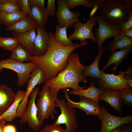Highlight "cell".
Instances as JSON below:
<instances>
[{
	"mask_svg": "<svg viewBox=\"0 0 132 132\" xmlns=\"http://www.w3.org/2000/svg\"><path fill=\"white\" fill-rule=\"evenodd\" d=\"M120 96L123 105H132V89L130 88L120 89Z\"/></svg>",
	"mask_w": 132,
	"mask_h": 132,
	"instance_id": "1f68e13d",
	"label": "cell"
},
{
	"mask_svg": "<svg viewBox=\"0 0 132 132\" xmlns=\"http://www.w3.org/2000/svg\"><path fill=\"white\" fill-rule=\"evenodd\" d=\"M104 1V0H66V2L69 9L79 5L91 8L95 5L100 3Z\"/></svg>",
	"mask_w": 132,
	"mask_h": 132,
	"instance_id": "f1b7e54d",
	"label": "cell"
},
{
	"mask_svg": "<svg viewBox=\"0 0 132 132\" xmlns=\"http://www.w3.org/2000/svg\"><path fill=\"white\" fill-rule=\"evenodd\" d=\"M16 127L13 125L8 124L5 125L4 127L3 132H17Z\"/></svg>",
	"mask_w": 132,
	"mask_h": 132,
	"instance_id": "ab89813d",
	"label": "cell"
},
{
	"mask_svg": "<svg viewBox=\"0 0 132 132\" xmlns=\"http://www.w3.org/2000/svg\"><path fill=\"white\" fill-rule=\"evenodd\" d=\"M26 16L21 10L10 13L0 11V22L8 26L17 22Z\"/></svg>",
	"mask_w": 132,
	"mask_h": 132,
	"instance_id": "484cf974",
	"label": "cell"
},
{
	"mask_svg": "<svg viewBox=\"0 0 132 132\" xmlns=\"http://www.w3.org/2000/svg\"><path fill=\"white\" fill-rule=\"evenodd\" d=\"M26 91L20 90L16 93V96L12 103L8 109L0 115V120L3 119L5 121H11L16 117V113L18 107L23 100Z\"/></svg>",
	"mask_w": 132,
	"mask_h": 132,
	"instance_id": "d6986e66",
	"label": "cell"
},
{
	"mask_svg": "<svg viewBox=\"0 0 132 132\" xmlns=\"http://www.w3.org/2000/svg\"><path fill=\"white\" fill-rule=\"evenodd\" d=\"M131 46H132V37L119 34L114 37L107 48L109 51L112 52L117 49L121 50Z\"/></svg>",
	"mask_w": 132,
	"mask_h": 132,
	"instance_id": "d4e9b609",
	"label": "cell"
},
{
	"mask_svg": "<svg viewBox=\"0 0 132 132\" xmlns=\"http://www.w3.org/2000/svg\"><path fill=\"white\" fill-rule=\"evenodd\" d=\"M85 66L80 62L78 54L72 52L68 58L65 68L54 78L46 82L45 84L58 92L60 89L68 88L73 90L85 89L86 87L78 85L80 82L86 83L88 81L82 75Z\"/></svg>",
	"mask_w": 132,
	"mask_h": 132,
	"instance_id": "7a4b0ae2",
	"label": "cell"
},
{
	"mask_svg": "<svg viewBox=\"0 0 132 132\" xmlns=\"http://www.w3.org/2000/svg\"><path fill=\"white\" fill-rule=\"evenodd\" d=\"M45 82L46 80L44 73L42 69L37 66L32 72L28 80L25 97L17 111V117L21 118L25 111L28 106V99L32 91L36 86Z\"/></svg>",
	"mask_w": 132,
	"mask_h": 132,
	"instance_id": "9c48e42d",
	"label": "cell"
},
{
	"mask_svg": "<svg viewBox=\"0 0 132 132\" xmlns=\"http://www.w3.org/2000/svg\"><path fill=\"white\" fill-rule=\"evenodd\" d=\"M20 10L17 0H0V11L10 13Z\"/></svg>",
	"mask_w": 132,
	"mask_h": 132,
	"instance_id": "f546056e",
	"label": "cell"
},
{
	"mask_svg": "<svg viewBox=\"0 0 132 132\" xmlns=\"http://www.w3.org/2000/svg\"><path fill=\"white\" fill-rule=\"evenodd\" d=\"M5 121L3 119L0 120V132H3V129L5 125Z\"/></svg>",
	"mask_w": 132,
	"mask_h": 132,
	"instance_id": "7bdbcfd3",
	"label": "cell"
},
{
	"mask_svg": "<svg viewBox=\"0 0 132 132\" xmlns=\"http://www.w3.org/2000/svg\"><path fill=\"white\" fill-rule=\"evenodd\" d=\"M31 55L22 46L18 44L11 52L10 58L19 62L23 63L29 61Z\"/></svg>",
	"mask_w": 132,
	"mask_h": 132,
	"instance_id": "83f0119b",
	"label": "cell"
},
{
	"mask_svg": "<svg viewBox=\"0 0 132 132\" xmlns=\"http://www.w3.org/2000/svg\"><path fill=\"white\" fill-rule=\"evenodd\" d=\"M31 6L35 5L41 7H44V0H29Z\"/></svg>",
	"mask_w": 132,
	"mask_h": 132,
	"instance_id": "74e56055",
	"label": "cell"
},
{
	"mask_svg": "<svg viewBox=\"0 0 132 132\" xmlns=\"http://www.w3.org/2000/svg\"><path fill=\"white\" fill-rule=\"evenodd\" d=\"M27 15L40 25L44 26L48 22V16L45 8L32 6L29 12Z\"/></svg>",
	"mask_w": 132,
	"mask_h": 132,
	"instance_id": "cb8c5ba5",
	"label": "cell"
},
{
	"mask_svg": "<svg viewBox=\"0 0 132 132\" xmlns=\"http://www.w3.org/2000/svg\"><path fill=\"white\" fill-rule=\"evenodd\" d=\"M67 27V25L61 27L58 24H56L55 33L54 34V38L57 43L62 45L72 46L77 43H73L67 37L66 31Z\"/></svg>",
	"mask_w": 132,
	"mask_h": 132,
	"instance_id": "4316f807",
	"label": "cell"
},
{
	"mask_svg": "<svg viewBox=\"0 0 132 132\" xmlns=\"http://www.w3.org/2000/svg\"></svg>",
	"mask_w": 132,
	"mask_h": 132,
	"instance_id": "7dc6e473",
	"label": "cell"
},
{
	"mask_svg": "<svg viewBox=\"0 0 132 132\" xmlns=\"http://www.w3.org/2000/svg\"><path fill=\"white\" fill-rule=\"evenodd\" d=\"M58 93L45 84L42 90L39 91V97L36 104L37 117L42 124L45 119L50 116L54 119L55 118L54 113H57L55 108L58 107V106L56 103L55 100L57 98Z\"/></svg>",
	"mask_w": 132,
	"mask_h": 132,
	"instance_id": "277c9868",
	"label": "cell"
},
{
	"mask_svg": "<svg viewBox=\"0 0 132 132\" xmlns=\"http://www.w3.org/2000/svg\"><path fill=\"white\" fill-rule=\"evenodd\" d=\"M56 1L58 6L55 14L59 25L61 27L67 25L68 27H74V23L81 16L80 13L70 10L67 6L66 0H57Z\"/></svg>",
	"mask_w": 132,
	"mask_h": 132,
	"instance_id": "5bb4252c",
	"label": "cell"
},
{
	"mask_svg": "<svg viewBox=\"0 0 132 132\" xmlns=\"http://www.w3.org/2000/svg\"></svg>",
	"mask_w": 132,
	"mask_h": 132,
	"instance_id": "bcb514c9",
	"label": "cell"
},
{
	"mask_svg": "<svg viewBox=\"0 0 132 132\" xmlns=\"http://www.w3.org/2000/svg\"><path fill=\"white\" fill-rule=\"evenodd\" d=\"M101 114L98 116L101 120V126L99 132H111L123 125L129 124L132 122V116L120 117L109 113L102 105Z\"/></svg>",
	"mask_w": 132,
	"mask_h": 132,
	"instance_id": "8fae6325",
	"label": "cell"
},
{
	"mask_svg": "<svg viewBox=\"0 0 132 132\" xmlns=\"http://www.w3.org/2000/svg\"><path fill=\"white\" fill-rule=\"evenodd\" d=\"M64 97L68 105L72 108H76L81 110L87 115L99 116L101 113L102 107L99 106V103L90 99L80 96V100L78 102L73 101L69 98L68 91L66 89H63Z\"/></svg>",
	"mask_w": 132,
	"mask_h": 132,
	"instance_id": "4fadbf2b",
	"label": "cell"
},
{
	"mask_svg": "<svg viewBox=\"0 0 132 132\" xmlns=\"http://www.w3.org/2000/svg\"><path fill=\"white\" fill-rule=\"evenodd\" d=\"M104 89L98 88L95 86V83L91 82L89 87L86 89L73 90L69 92L70 94L76 95L85 97L99 103V98L102 93Z\"/></svg>",
	"mask_w": 132,
	"mask_h": 132,
	"instance_id": "ffe728a7",
	"label": "cell"
},
{
	"mask_svg": "<svg viewBox=\"0 0 132 132\" xmlns=\"http://www.w3.org/2000/svg\"><path fill=\"white\" fill-rule=\"evenodd\" d=\"M36 28L25 32L12 33L13 37L17 40L19 44L22 46L31 55H33L34 45L36 37Z\"/></svg>",
	"mask_w": 132,
	"mask_h": 132,
	"instance_id": "e0dca14e",
	"label": "cell"
},
{
	"mask_svg": "<svg viewBox=\"0 0 132 132\" xmlns=\"http://www.w3.org/2000/svg\"><path fill=\"white\" fill-rule=\"evenodd\" d=\"M97 15L88 19L86 22L82 23L78 19L74 24V32L68 37L71 41L79 40L80 43L87 39L97 42V40L92 32V29L97 24Z\"/></svg>",
	"mask_w": 132,
	"mask_h": 132,
	"instance_id": "52a82bcc",
	"label": "cell"
},
{
	"mask_svg": "<svg viewBox=\"0 0 132 132\" xmlns=\"http://www.w3.org/2000/svg\"><path fill=\"white\" fill-rule=\"evenodd\" d=\"M120 89L111 90L104 89L99 100H103L109 104L119 114L121 115V109L123 105L121 99Z\"/></svg>",
	"mask_w": 132,
	"mask_h": 132,
	"instance_id": "2e32d148",
	"label": "cell"
},
{
	"mask_svg": "<svg viewBox=\"0 0 132 132\" xmlns=\"http://www.w3.org/2000/svg\"><path fill=\"white\" fill-rule=\"evenodd\" d=\"M123 34L126 36L132 37V28L129 29L125 31Z\"/></svg>",
	"mask_w": 132,
	"mask_h": 132,
	"instance_id": "b9f144b4",
	"label": "cell"
},
{
	"mask_svg": "<svg viewBox=\"0 0 132 132\" xmlns=\"http://www.w3.org/2000/svg\"><path fill=\"white\" fill-rule=\"evenodd\" d=\"M39 87L36 86L31 93L30 99L27 109L21 117L20 123L27 122L29 128L34 132L38 131L43 125L37 117V108L35 102L36 97L38 93Z\"/></svg>",
	"mask_w": 132,
	"mask_h": 132,
	"instance_id": "ba28073f",
	"label": "cell"
},
{
	"mask_svg": "<svg viewBox=\"0 0 132 132\" xmlns=\"http://www.w3.org/2000/svg\"><path fill=\"white\" fill-rule=\"evenodd\" d=\"M16 93L10 87L0 84V115L5 112L13 102Z\"/></svg>",
	"mask_w": 132,
	"mask_h": 132,
	"instance_id": "ac0fdd59",
	"label": "cell"
},
{
	"mask_svg": "<svg viewBox=\"0 0 132 132\" xmlns=\"http://www.w3.org/2000/svg\"><path fill=\"white\" fill-rule=\"evenodd\" d=\"M36 22L28 15L17 22L6 26V30L8 31H12L18 33H22L29 31L36 28Z\"/></svg>",
	"mask_w": 132,
	"mask_h": 132,
	"instance_id": "7402d4cb",
	"label": "cell"
},
{
	"mask_svg": "<svg viewBox=\"0 0 132 132\" xmlns=\"http://www.w3.org/2000/svg\"><path fill=\"white\" fill-rule=\"evenodd\" d=\"M122 130V128L121 127L118 128L111 132H121Z\"/></svg>",
	"mask_w": 132,
	"mask_h": 132,
	"instance_id": "ee69618b",
	"label": "cell"
},
{
	"mask_svg": "<svg viewBox=\"0 0 132 132\" xmlns=\"http://www.w3.org/2000/svg\"><path fill=\"white\" fill-rule=\"evenodd\" d=\"M17 3L20 10L27 15L31 9L29 0H17Z\"/></svg>",
	"mask_w": 132,
	"mask_h": 132,
	"instance_id": "836d02e7",
	"label": "cell"
},
{
	"mask_svg": "<svg viewBox=\"0 0 132 132\" xmlns=\"http://www.w3.org/2000/svg\"><path fill=\"white\" fill-rule=\"evenodd\" d=\"M105 0L102 2L98 4L95 5L92 8V9L89 13V17L90 18L93 17L95 13L98 9H100Z\"/></svg>",
	"mask_w": 132,
	"mask_h": 132,
	"instance_id": "f35d334b",
	"label": "cell"
},
{
	"mask_svg": "<svg viewBox=\"0 0 132 132\" xmlns=\"http://www.w3.org/2000/svg\"><path fill=\"white\" fill-rule=\"evenodd\" d=\"M48 33L49 42L46 52L40 56L32 55L30 59L42 69L45 75V82L54 78L65 68L68 58L74 50L88 44L85 41L72 46H63L55 41L53 32Z\"/></svg>",
	"mask_w": 132,
	"mask_h": 132,
	"instance_id": "6da1fadb",
	"label": "cell"
},
{
	"mask_svg": "<svg viewBox=\"0 0 132 132\" xmlns=\"http://www.w3.org/2000/svg\"><path fill=\"white\" fill-rule=\"evenodd\" d=\"M132 49V46L114 51L112 52L106 64L101 70L104 71L110 65L114 64L113 70H116L118 65L127 57Z\"/></svg>",
	"mask_w": 132,
	"mask_h": 132,
	"instance_id": "603a6c76",
	"label": "cell"
},
{
	"mask_svg": "<svg viewBox=\"0 0 132 132\" xmlns=\"http://www.w3.org/2000/svg\"><path fill=\"white\" fill-rule=\"evenodd\" d=\"M121 132H132V125H127L124 126L122 128Z\"/></svg>",
	"mask_w": 132,
	"mask_h": 132,
	"instance_id": "60d3db41",
	"label": "cell"
},
{
	"mask_svg": "<svg viewBox=\"0 0 132 132\" xmlns=\"http://www.w3.org/2000/svg\"><path fill=\"white\" fill-rule=\"evenodd\" d=\"M97 21L98 27L95 30V33L99 51L102 48V45L106 40L114 37L120 33L121 28L120 25L106 21L99 15H97Z\"/></svg>",
	"mask_w": 132,
	"mask_h": 132,
	"instance_id": "30bf717a",
	"label": "cell"
},
{
	"mask_svg": "<svg viewBox=\"0 0 132 132\" xmlns=\"http://www.w3.org/2000/svg\"><path fill=\"white\" fill-rule=\"evenodd\" d=\"M37 66L30 61L27 63H22L10 58L0 60V73L4 69L14 71L17 74V85L23 86L29 78L32 71Z\"/></svg>",
	"mask_w": 132,
	"mask_h": 132,
	"instance_id": "5b68a950",
	"label": "cell"
},
{
	"mask_svg": "<svg viewBox=\"0 0 132 132\" xmlns=\"http://www.w3.org/2000/svg\"><path fill=\"white\" fill-rule=\"evenodd\" d=\"M18 44L16 39L14 37H0V47L12 52Z\"/></svg>",
	"mask_w": 132,
	"mask_h": 132,
	"instance_id": "4dcf8cb0",
	"label": "cell"
},
{
	"mask_svg": "<svg viewBox=\"0 0 132 132\" xmlns=\"http://www.w3.org/2000/svg\"><path fill=\"white\" fill-rule=\"evenodd\" d=\"M55 0H47V6L46 9L48 16L53 17L55 15Z\"/></svg>",
	"mask_w": 132,
	"mask_h": 132,
	"instance_id": "d590c367",
	"label": "cell"
},
{
	"mask_svg": "<svg viewBox=\"0 0 132 132\" xmlns=\"http://www.w3.org/2000/svg\"><path fill=\"white\" fill-rule=\"evenodd\" d=\"M118 75L108 74L100 70L101 77L97 80L99 88L111 90L121 89L130 88L124 77L126 72L120 71Z\"/></svg>",
	"mask_w": 132,
	"mask_h": 132,
	"instance_id": "7c38bea8",
	"label": "cell"
},
{
	"mask_svg": "<svg viewBox=\"0 0 132 132\" xmlns=\"http://www.w3.org/2000/svg\"><path fill=\"white\" fill-rule=\"evenodd\" d=\"M121 32L120 34H123L124 32L127 30L132 27V10H129V16L127 20L120 25Z\"/></svg>",
	"mask_w": 132,
	"mask_h": 132,
	"instance_id": "e575fe53",
	"label": "cell"
},
{
	"mask_svg": "<svg viewBox=\"0 0 132 132\" xmlns=\"http://www.w3.org/2000/svg\"><path fill=\"white\" fill-rule=\"evenodd\" d=\"M126 73L124 75V77L126 80L127 85L130 88L132 87V69L131 66L128 68L125 71Z\"/></svg>",
	"mask_w": 132,
	"mask_h": 132,
	"instance_id": "8d00e7d4",
	"label": "cell"
},
{
	"mask_svg": "<svg viewBox=\"0 0 132 132\" xmlns=\"http://www.w3.org/2000/svg\"><path fill=\"white\" fill-rule=\"evenodd\" d=\"M128 7L129 8L131 9L132 8V0L129 3H128Z\"/></svg>",
	"mask_w": 132,
	"mask_h": 132,
	"instance_id": "f6af8a7d",
	"label": "cell"
},
{
	"mask_svg": "<svg viewBox=\"0 0 132 132\" xmlns=\"http://www.w3.org/2000/svg\"><path fill=\"white\" fill-rule=\"evenodd\" d=\"M55 102L61 110V113L54 123L60 125L64 124L67 132H75L78 127L75 110L69 106L64 99L57 98Z\"/></svg>",
	"mask_w": 132,
	"mask_h": 132,
	"instance_id": "8992f818",
	"label": "cell"
},
{
	"mask_svg": "<svg viewBox=\"0 0 132 132\" xmlns=\"http://www.w3.org/2000/svg\"><path fill=\"white\" fill-rule=\"evenodd\" d=\"M36 28L37 31L35 38L33 55L40 56L47 51L49 46V36L44 26L37 24Z\"/></svg>",
	"mask_w": 132,
	"mask_h": 132,
	"instance_id": "9a60e30c",
	"label": "cell"
},
{
	"mask_svg": "<svg viewBox=\"0 0 132 132\" xmlns=\"http://www.w3.org/2000/svg\"><path fill=\"white\" fill-rule=\"evenodd\" d=\"M105 48H102L99 50L94 61L89 65L85 66L83 70L82 75L85 78L91 77L99 79L101 77L100 70L99 69V63Z\"/></svg>",
	"mask_w": 132,
	"mask_h": 132,
	"instance_id": "44dd1931",
	"label": "cell"
},
{
	"mask_svg": "<svg viewBox=\"0 0 132 132\" xmlns=\"http://www.w3.org/2000/svg\"><path fill=\"white\" fill-rule=\"evenodd\" d=\"M41 132H67L66 129L62 128L60 125L54 123L45 126Z\"/></svg>",
	"mask_w": 132,
	"mask_h": 132,
	"instance_id": "d6a6232c",
	"label": "cell"
},
{
	"mask_svg": "<svg viewBox=\"0 0 132 132\" xmlns=\"http://www.w3.org/2000/svg\"><path fill=\"white\" fill-rule=\"evenodd\" d=\"M127 4L125 0H105L99 15L106 21L120 26L129 18L130 9Z\"/></svg>",
	"mask_w": 132,
	"mask_h": 132,
	"instance_id": "3957f363",
	"label": "cell"
}]
</instances>
